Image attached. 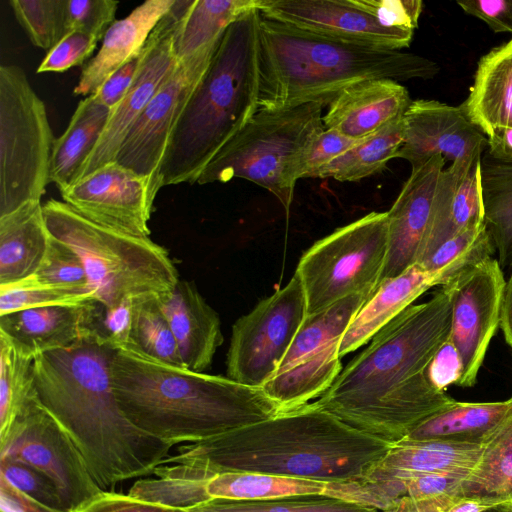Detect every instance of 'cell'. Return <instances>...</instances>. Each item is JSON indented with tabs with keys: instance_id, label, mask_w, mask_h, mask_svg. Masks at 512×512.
I'll return each mask as SVG.
<instances>
[{
	"instance_id": "19",
	"label": "cell",
	"mask_w": 512,
	"mask_h": 512,
	"mask_svg": "<svg viewBox=\"0 0 512 512\" xmlns=\"http://www.w3.org/2000/svg\"><path fill=\"white\" fill-rule=\"evenodd\" d=\"M444 165V158L436 155L413 167L398 197L387 211V252L380 282L396 277L417 264Z\"/></svg>"
},
{
	"instance_id": "53",
	"label": "cell",
	"mask_w": 512,
	"mask_h": 512,
	"mask_svg": "<svg viewBox=\"0 0 512 512\" xmlns=\"http://www.w3.org/2000/svg\"><path fill=\"white\" fill-rule=\"evenodd\" d=\"M161 505L145 502L129 494L103 490L71 512H175Z\"/></svg>"
},
{
	"instance_id": "26",
	"label": "cell",
	"mask_w": 512,
	"mask_h": 512,
	"mask_svg": "<svg viewBox=\"0 0 512 512\" xmlns=\"http://www.w3.org/2000/svg\"><path fill=\"white\" fill-rule=\"evenodd\" d=\"M481 453L482 443L403 439L391 445L362 479L378 480L429 473L468 475L477 465Z\"/></svg>"
},
{
	"instance_id": "6",
	"label": "cell",
	"mask_w": 512,
	"mask_h": 512,
	"mask_svg": "<svg viewBox=\"0 0 512 512\" xmlns=\"http://www.w3.org/2000/svg\"><path fill=\"white\" fill-rule=\"evenodd\" d=\"M260 19L255 7L226 29L174 129L160 170L162 187L195 184L258 112Z\"/></svg>"
},
{
	"instance_id": "57",
	"label": "cell",
	"mask_w": 512,
	"mask_h": 512,
	"mask_svg": "<svg viewBox=\"0 0 512 512\" xmlns=\"http://www.w3.org/2000/svg\"><path fill=\"white\" fill-rule=\"evenodd\" d=\"M510 501L483 496H461L445 512H484Z\"/></svg>"
},
{
	"instance_id": "52",
	"label": "cell",
	"mask_w": 512,
	"mask_h": 512,
	"mask_svg": "<svg viewBox=\"0 0 512 512\" xmlns=\"http://www.w3.org/2000/svg\"><path fill=\"white\" fill-rule=\"evenodd\" d=\"M463 373L461 355L448 339L437 350L426 368V375L431 385L439 391H445L451 385H457Z\"/></svg>"
},
{
	"instance_id": "37",
	"label": "cell",
	"mask_w": 512,
	"mask_h": 512,
	"mask_svg": "<svg viewBox=\"0 0 512 512\" xmlns=\"http://www.w3.org/2000/svg\"><path fill=\"white\" fill-rule=\"evenodd\" d=\"M366 300L368 297L363 294L350 295L319 312L307 315L276 373L341 339Z\"/></svg>"
},
{
	"instance_id": "27",
	"label": "cell",
	"mask_w": 512,
	"mask_h": 512,
	"mask_svg": "<svg viewBox=\"0 0 512 512\" xmlns=\"http://www.w3.org/2000/svg\"><path fill=\"white\" fill-rule=\"evenodd\" d=\"M459 106L487 136L495 128H512V38L479 60L469 95Z\"/></svg>"
},
{
	"instance_id": "9",
	"label": "cell",
	"mask_w": 512,
	"mask_h": 512,
	"mask_svg": "<svg viewBox=\"0 0 512 512\" xmlns=\"http://www.w3.org/2000/svg\"><path fill=\"white\" fill-rule=\"evenodd\" d=\"M55 138L44 102L24 70L0 66V217L40 202Z\"/></svg>"
},
{
	"instance_id": "45",
	"label": "cell",
	"mask_w": 512,
	"mask_h": 512,
	"mask_svg": "<svg viewBox=\"0 0 512 512\" xmlns=\"http://www.w3.org/2000/svg\"><path fill=\"white\" fill-rule=\"evenodd\" d=\"M0 477L38 503L68 512L54 481L29 464L9 457H0Z\"/></svg>"
},
{
	"instance_id": "31",
	"label": "cell",
	"mask_w": 512,
	"mask_h": 512,
	"mask_svg": "<svg viewBox=\"0 0 512 512\" xmlns=\"http://www.w3.org/2000/svg\"><path fill=\"white\" fill-rule=\"evenodd\" d=\"M337 339L290 368L276 373L263 387L281 411L307 404L320 397L342 370Z\"/></svg>"
},
{
	"instance_id": "30",
	"label": "cell",
	"mask_w": 512,
	"mask_h": 512,
	"mask_svg": "<svg viewBox=\"0 0 512 512\" xmlns=\"http://www.w3.org/2000/svg\"><path fill=\"white\" fill-rule=\"evenodd\" d=\"M512 412V397L504 401H455L421 421L406 440H442L482 443Z\"/></svg>"
},
{
	"instance_id": "32",
	"label": "cell",
	"mask_w": 512,
	"mask_h": 512,
	"mask_svg": "<svg viewBox=\"0 0 512 512\" xmlns=\"http://www.w3.org/2000/svg\"><path fill=\"white\" fill-rule=\"evenodd\" d=\"M329 482L258 472H222L205 482L209 500H267L298 495H325Z\"/></svg>"
},
{
	"instance_id": "49",
	"label": "cell",
	"mask_w": 512,
	"mask_h": 512,
	"mask_svg": "<svg viewBox=\"0 0 512 512\" xmlns=\"http://www.w3.org/2000/svg\"><path fill=\"white\" fill-rule=\"evenodd\" d=\"M361 2L385 27L413 33L423 10L421 0H361Z\"/></svg>"
},
{
	"instance_id": "29",
	"label": "cell",
	"mask_w": 512,
	"mask_h": 512,
	"mask_svg": "<svg viewBox=\"0 0 512 512\" xmlns=\"http://www.w3.org/2000/svg\"><path fill=\"white\" fill-rule=\"evenodd\" d=\"M110 115L111 109L94 94L78 103L66 130L54 141L50 183H54L59 192L76 181L101 138Z\"/></svg>"
},
{
	"instance_id": "8",
	"label": "cell",
	"mask_w": 512,
	"mask_h": 512,
	"mask_svg": "<svg viewBox=\"0 0 512 512\" xmlns=\"http://www.w3.org/2000/svg\"><path fill=\"white\" fill-rule=\"evenodd\" d=\"M324 104L311 102L275 111L258 110L211 160L197 180L205 185L241 178L273 194L290 211L294 169L310 142L324 130Z\"/></svg>"
},
{
	"instance_id": "62",
	"label": "cell",
	"mask_w": 512,
	"mask_h": 512,
	"mask_svg": "<svg viewBox=\"0 0 512 512\" xmlns=\"http://www.w3.org/2000/svg\"><path fill=\"white\" fill-rule=\"evenodd\" d=\"M484 512H498V507H495V508H492V509H489V510H486Z\"/></svg>"
},
{
	"instance_id": "54",
	"label": "cell",
	"mask_w": 512,
	"mask_h": 512,
	"mask_svg": "<svg viewBox=\"0 0 512 512\" xmlns=\"http://www.w3.org/2000/svg\"><path fill=\"white\" fill-rule=\"evenodd\" d=\"M457 4L466 13L483 20L495 33L512 34V0H467Z\"/></svg>"
},
{
	"instance_id": "38",
	"label": "cell",
	"mask_w": 512,
	"mask_h": 512,
	"mask_svg": "<svg viewBox=\"0 0 512 512\" xmlns=\"http://www.w3.org/2000/svg\"><path fill=\"white\" fill-rule=\"evenodd\" d=\"M34 359L35 355L0 331V435L37 396Z\"/></svg>"
},
{
	"instance_id": "35",
	"label": "cell",
	"mask_w": 512,
	"mask_h": 512,
	"mask_svg": "<svg viewBox=\"0 0 512 512\" xmlns=\"http://www.w3.org/2000/svg\"><path fill=\"white\" fill-rule=\"evenodd\" d=\"M461 495L512 502V412L482 442L481 456L463 481Z\"/></svg>"
},
{
	"instance_id": "42",
	"label": "cell",
	"mask_w": 512,
	"mask_h": 512,
	"mask_svg": "<svg viewBox=\"0 0 512 512\" xmlns=\"http://www.w3.org/2000/svg\"><path fill=\"white\" fill-rule=\"evenodd\" d=\"M66 0H10L13 14L31 43L48 52L67 33Z\"/></svg>"
},
{
	"instance_id": "13",
	"label": "cell",
	"mask_w": 512,
	"mask_h": 512,
	"mask_svg": "<svg viewBox=\"0 0 512 512\" xmlns=\"http://www.w3.org/2000/svg\"><path fill=\"white\" fill-rule=\"evenodd\" d=\"M221 39L178 61L131 128L118 152L116 161L142 176L150 177L160 188V170L174 129L208 70Z\"/></svg>"
},
{
	"instance_id": "40",
	"label": "cell",
	"mask_w": 512,
	"mask_h": 512,
	"mask_svg": "<svg viewBox=\"0 0 512 512\" xmlns=\"http://www.w3.org/2000/svg\"><path fill=\"white\" fill-rule=\"evenodd\" d=\"M494 251L485 222L470 227L439 246L419 265L434 274L442 286L457 274L487 258Z\"/></svg>"
},
{
	"instance_id": "10",
	"label": "cell",
	"mask_w": 512,
	"mask_h": 512,
	"mask_svg": "<svg viewBox=\"0 0 512 512\" xmlns=\"http://www.w3.org/2000/svg\"><path fill=\"white\" fill-rule=\"evenodd\" d=\"M387 212H371L316 241L295 272L305 292L307 315L354 294L368 297L380 283L387 252Z\"/></svg>"
},
{
	"instance_id": "58",
	"label": "cell",
	"mask_w": 512,
	"mask_h": 512,
	"mask_svg": "<svg viewBox=\"0 0 512 512\" xmlns=\"http://www.w3.org/2000/svg\"><path fill=\"white\" fill-rule=\"evenodd\" d=\"M461 496H441L435 498H402L404 512H445Z\"/></svg>"
},
{
	"instance_id": "1",
	"label": "cell",
	"mask_w": 512,
	"mask_h": 512,
	"mask_svg": "<svg viewBox=\"0 0 512 512\" xmlns=\"http://www.w3.org/2000/svg\"><path fill=\"white\" fill-rule=\"evenodd\" d=\"M442 287L384 326L313 403L352 428L393 445L456 400L429 382L426 368L451 331Z\"/></svg>"
},
{
	"instance_id": "34",
	"label": "cell",
	"mask_w": 512,
	"mask_h": 512,
	"mask_svg": "<svg viewBox=\"0 0 512 512\" xmlns=\"http://www.w3.org/2000/svg\"><path fill=\"white\" fill-rule=\"evenodd\" d=\"M405 135L404 117L394 120L322 167L316 178L358 181L380 173L396 158Z\"/></svg>"
},
{
	"instance_id": "21",
	"label": "cell",
	"mask_w": 512,
	"mask_h": 512,
	"mask_svg": "<svg viewBox=\"0 0 512 512\" xmlns=\"http://www.w3.org/2000/svg\"><path fill=\"white\" fill-rule=\"evenodd\" d=\"M413 100L392 79H369L343 89L327 106L325 129L362 140L386 124L404 117Z\"/></svg>"
},
{
	"instance_id": "3",
	"label": "cell",
	"mask_w": 512,
	"mask_h": 512,
	"mask_svg": "<svg viewBox=\"0 0 512 512\" xmlns=\"http://www.w3.org/2000/svg\"><path fill=\"white\" fill-rule=\"evenodd\" d=\"M390 446L312 402L182 445L163 464L194 465L213 475L242 471L347 482L364 478Z\"/></svg>"
},
{
	"instance_id": "25",
	"label": "cell",
	"mask_w": 512,
	"mask_h": 512,
	"mask_svg": "<svg viewBox=\"0 0 512 512\" xmlns=\"http://www.w3.org/2000/svg\"><path fill=\"white\" fill-rule=\"evenodd\" d=\"M436 285L437 277L419 264L396 277L383 279L341 337L340 357L366 344L419 296Z\"/></svg>"
},
{
	"instance_id": "43",
	"label": "cell",
	"mask_w": 512,
	"mask_h": 512,
	"mask_svg": "<svg viewBox=\"0 0 512 512\" xmlns=\"http://www.w3.org/2000/svg\"><path fill=\"white\" fill-rule=\"evenodd\" d=\"M97 301L92 294H78L41 283L34 275L0 285V316L31 308L76 305Z\"/></svg>"
},
{
	"instance_id": "7",
	"label": "cell",
	"mask_w": 512,
	"mask_h": 512,
	"mask_svg": "<svg viewBox=\"0 0 512 512\" xmlns=\"http://www.w3.org/2000/svg\"><path fill=\"white\" fill-rule=\"evenodd\" d=\"M43 213L51 235L81 258L89 291L104 308L130 297L160 296L179 281L168 251L149 237L101 225L64 201L48 200Z\"/></svg>"
},
{
	"instance_id": "33",
	"label": "cell",
	"mask_w": 512,
	"mask_h": 512,
	"mask_svg": "<svg viewBox=\"0 0 512 512\" xmlns=\"http://www.w3.org/2000/svg\"><path fill=\"white\" fill-rule=\"evenodd\" d=\"M484 222L503 271L512 264V163L481 159Z\"/></svg>"
},
{
	"instance_id": "4",
	"label": "cell",
	"mask_w": 512,
	"mask_h": 512,
	"mask_svg": "<svg viewBox=\"0 0 512 512\" xmlns=\"http://www.w3.org/2000/svg\"><path fill=\"white\" fill-rule=\"evenodd\" d=\"M111 374L128 420L172 446L200 442L281 412L262 388L124 351L116 352Z\"/></svg>"
},
{
	"instance_id": "15",
	"label": "cell",
	"mask_w": 512,
	"mask_h": 512,
	"mask_svg": "<svg viewBox=\"0 0 512 512\" xmlns=\"http://www.w3.org/2000/svg\"><path fill=\"white\" fill-rule=\"evenodd\" d=\"M193 0H175L147 39L133 84L121 102L111 110L110 119L95 149L81 168L76 181L99 167L116 161L133 125L178 63L176 34Z\"/></svg>"
},
{
	"instance_id": "11",
	"label": "cell",
	"mask_w": 512,
	"mask_h": 512,
	"mask_svg": "<svg viewBox=\"0 0 512 512\" xmlns=\"http://www.w3.org/2000/svg\"><path fill=\"white\" fill-rule=\"evenodd\" d=\"M306 316L305 292L295 272L284 287L234 323L227 377L262 388L277 372Z\"/></svg>"
},
{
	"instance_id": "23",
	"label": "cell",
	"mask_w": 512,
	"mask_h": 512,
	"mask_svg": "<svg viewBox=\"0 0 512 512\" xmlns=\"http://www.w3.org/2000/svg\"><path fill=\"white\" fill-rule=\"evenodd\" d=\"M481 159L470 166L449 165L442 170L417 264L450 238L484 223Z\"/></svg>"
},
{
	"instance_id": "44",
	"label": "cell",
	"mask_w": 512,
	"mask_h": 512,
	"mask_svg": "<svg viewBox=\"0 0 512 512\" xmlns=\"http://www.w3.org/2000/svg\"><path fill=\"white\" fill-rule=\"evenodd\" d=\"M34 276L41 283L55 288L92 294L81 258L70 246L53 235L50 236L46 253Z\"/></svg>"
},
{
	"instance_id": "18",
	"label": "cell",
	"mask_w": 512,
	"mask_h": 512,
	"mask_svg": "<svg viewBox=\"0 0 512 512\" xmlns=\"http://www.w3.org/2000/svg\"><path fill=\"white\" fill-rule=\"evenodd\" d=\"M405 135L396 158L412 168L440 155L450 166H470L480 160L488 140L460 106L419 99L404 114Z\"/></svg>"
},
{
	"instance_id": "41",
	"label": "cell",
	"mask_w": 512,
	"mask_h": 512,
	"mask_svg": "<svg viewBox=\"0 0 512 512\" xmlns=\"http://www.w3.org/2000/svg\"><path fill=\"white\" fill-rule=\"evenodd\" d=\"M198 512H376L327 495H298L267 500L213 499L189 509Z\"/></svg>"
},
{
	"instance_id": "61",
	"label": "cell",
	"mask_w": 512,
	"mask_h": 512,
	"mask_svg": "<svg viewBox=\"0 0 512 512\" xmlns=\"http://www.w3.org/2000/svg\"><path fill=\"white\" fill-rule=\"evenodd\" d=\"M498 512H512V502L498 506Z\"/></svg>"
},
{
	"instance_id": "51",
	"label": "cell",
	"mask_w": 512,
	"mask_h": 512,
	"mask_svg": "<svg viewBox=\"0 0 512 512\" xmlns=\"http://www.w3.org/2000/svg\"><path fill=\"white\" fill-rule=\"evenodd\" d=\"M133 299L126 298L113 307L104 308L101 331L117 351H132Z\"/></svg>"
},
{
	"instance_id": "39",
	"label": "cell",
	"mask_w": 512,
	"mask_h": 512,
	"mask_svg": "<svg viewBox=\"0 0 512 512\" xmlns=\"http://www.w3.org/2000/svg\"><path fill=\"white\" fill-rule=\"evenodd\" d=\"M130 353L158 363L184 367L177 342L160 308L157 295H141L133 299Z\"/></svg>"
},
{
	"instance_id": "14",
	"label": "cell",
	"mask_w": 512,
	"mask_h": 512,
	"mask_svg": "<svg viewBox=\"0 0 512 512\" xmlns=\"http://www.w3.org/2000/svg\"><path fill=\"white\" fill-rule=\"evenodd\" d=\"M505 286L504 271L493 257L466 268L441 286L451 302L449 339L463 362L459 387L471 388L477 382L491 339L500 327Z\"/></svg>"
},
{
	"instance_id": "28",
	"label": "cell",
	"mask_w": 512,
	"mask_h": 512,
	"mask_svg": "<svg viewBox=\"0 0 512 512\" xmlns=\"http://www.w3.org/2000/svg\"><path fill=\"white\" fill-rule=\"evenodd\" d=\"M50 236L41 201L0 217V285L34 275Z\"/></svg>"
},
{
	"instance_id": "63",
	"label": "cell",
	"mask_w": 512,
	"mask_h": 512,
	"mask_svg": "<svg viewBox=\"0 0 512 512\" xmlns=\"http://www.w3.org/2000/svg\"><path fill=\"white\" fill-rule=\"evenodd\" d=\"M175 512H198L194 510H176Z\"/></svg>"
},
{
	"instance_id": "55",
	"label": "cell",
	"mask_w": 512,
	"mask_h": 512,
	"mask_svg": "<svg viewBox=\"0 0 512 512\" xmlns=\"http://www.w3.org/2000/svg\"><path fill=\"white\" fill-rule=\"evenodd\" d=\"M141 54L121 66L94 93L95 97L111 110L125 97L141 64Z\"/></svg>"
},
{
	"instance_id": "22",
	"label": "cell",
	"mask_w": 512,
	"mask_h": 512,
	"mask_svg": "<svg viewBox=\"0 0 512 512\" xmlns=\"http://www.w3.org/2000/svg\"><path fill=\"white\" fill-rule=\"evenodd\" d=\"M158 302L178 345L185 368L208 369L224 341L217 312L206 302L194 283L181 280L160 296Z\"/></svg>"
},
{
	"instance_id": "36",
	"label": "cell",
	"mask_w": 512,
	"mask_h": 512,
	"mask_svg": "<svg viewBox=\"0 0 512 512\" xmlns=\"http://www.w3.org/2000/svg\"><path fill=\"white\" fill-rule=\"evenodd\" d=\"M256 3L257 0H193L176 34L178 60L222 38L226 29Z\"/></svg>"
},
{
	"instance_id": "24",
	"label": "cell",
	"mask_w": 512,
	"mask_h": 512,
	"mask_svg": "<svg viewBox=\"0 0 512 512\" xmlns=\"http://www.w3.org/2000/svg\"><path fill=\"white\" fill-rule=\"evenodd\" d=\"M175 0H147L106 31L94 57L84 65L74 94L89 96L121 66L139 56L160 19Z\"/></svg>"
},
{
	"instance_id": "12",
	"label": "cell",
	"mask_w": 512,
	"mask_h": 512,
	"mask_svg": "<svg viewBox=\"0 0 512 512\" xmlns=\"http://www.w3.org/2000/svg\"><path fill=\"white\" fill-rule=\"evenodd\" d=\"M0 457L27 463L50 477L68 512L103 491L76 442L38 396L22 407L9 429L0 435Z\"/></svg>"
},
{
	"instance_id": "59",
	"label": "cell",
	"mask_w": 512,
	"mask_h": 512,
	"mask_svg": "<svg viewBox=\"0 0 512 512\" xmlns=\"http://www.w3.org/2000/svg\"><path fill=\"white\" fill-rule=\"evenodd\" d=\"M500 328L506 344L512 349V264L506 279Z\"/></svg>"
},
{
	"instance_id": "46",
	"label": "cell",
	"mask_w": 512,
	"mask_h": 512,
	"mask_svg": "<svg viewBox=\"0 0 512 512\" xmlns=\"http://www.w3.org/2000/svg\"><path fill=\"white\" fill-rule=\"evenodd\" d=\"M119 2L115 0H66V31H80L102 41L116 21ZM66 33V34H67Z\"/></svg>"
},
{
	"instance_id": "20",
	"label": "cell",
	"mask_w": 512,
	"mask_h": 512,
	"mask_svg": "<svg viewBox=\"0 0 512 512\" xmlns=\"http://www.w3.org/2000/svg\"><path fill=\"white\" fill-rule=\"evenodd\" d=\"M103 313L98 301L31 308L0 316V331L36 356L68 348L101 329Z\"/></svg>"
},
{
	"instance_id": "50",
	"label": "cell",
	"mask_w": 512,
	"mask_h": 512,
	"mask_svg": "<svg viewBox=\"0 0 512 512\" xmlns=\"http://www.w3.org/2000/svg\"><path fill=\"white\" fill-rule=\"evenodd\" d=\"M467 476L461 473H429L392 477H399L403 481L405 497L423 499L447 495L462 496V484Z\"/></svg>"
},
{
	"instance_id": "17",
	"label": "cell",
	"mask_w": 512,
	"mask_h": 512,
	"mask_svg": "<svg viewBox=\"0 0 512 512\" xmlns=\"http://www.w3.org/2000/svg\"><path fill=\"white\" fill-rule=\"evenodd\" d=\"M257 9L270 20L345 42L400 50L413 32L385 27L361 0H257Z\"/></svg>"
},
{
	"instance_id": "56",
	"label": "cell",
	"mask_w": 512,
	"mask_h": 512,
	"mask_svg": "<svg viewBox=\"0 0 512 512\" xmlns=\"http://www.w3.org/2000/svg\"><path fill=\"white\" fill-rule=\"evenodd\" d=\"M487 140L488 156L496 161L512 163V128H495Z\"/></svg>"
},
{
	"instance_id": "47",
	"label": "cell",
	"mask_w": 512,
	"mask_h": 512,
	"mask_svg": "<svg viewBox=\"0 0 512 512\" xmlns=\"http://www.w3.org/2000/svg\"><path fill=\"white\" fill-rule=\"evenodd\" d=\"M358 141L360 140L349 138L334 129L324 128L298 158L294 169L295 179L316 178L322 167L353 147Z\"/></svg>"
},
{
	"instance_id": "5",
	"label": "cell",
	"mask_w": 512,
	"mask_h": 512,
	"mask_svg": "<svg viewBox=\"0 0 512 512\" xmlns=\"http://www.w3.org/2000/svg\"><path fill=\"white\" fill-rule=\"evenodd\" d=\"M438 71L436 63L413 53L345 42L261 15L259 110L311 102L327 107L343 89L360 81L429 79Z\"/></svg>"
},
{
	"instance_id": "16",
	"label": "cell",
	"mask_w": 512,
	"mask_h": 512,
	"mask_svg": "<svg viewBox=\"0 0 512 512\" xmlns=\"http://www.w3.org/2000/svg\"><path fill=\"white\" fill-rule=\"evenodd\" d=\"M161 188L150 178L109 162L60 191L65 203L101 225L141 237Z\"/></svg>"
},
{
	"instance_id": "48",
	"label": "cell",
	"mask_w": 512,
	"mask_h": 512,
	"mask_svg": "<svg viewBox=\"0 0 512 512\" xmlns=\"http://www.w3.org/2000/svg\"><path fill=\"white\" fill-rule=\"evenodd\" d=\"M98 42V39L92 35L80 31H70L47 52L38 66L37 72L60 73L83 65L92 56Z\"/></svg>"
},
{
	"instance_id": "60",
	"label": "cell",
	"mask_w": 512,
	"mask_h": 512,
	"mask_svg": "<svg viewBox=\"0 0 512 512\" xmlns=\"http://www.w3.org/2000/svg\"><path fill=\"white\" fill-rule=\"evenodd\" d=\"M380 512H404L403 500L402 499L399 500L398 503L394 507H392L388 510H385V511H380Z\"/></svg>"
},
{
	"instance_id": "2",
	"label": "cell",
	"mask_w": 512,
	"mask_h": 512,
	"mask_svg": "<svg viewBox=\"0 0 512 512\" xmlns=\"http://www.w3.org/2000/svg\"><path fill=\"white\" fill-rule=\"evenodd\" d=\"M116 352L98 329L34 359L38 399L71 435L95 482L107 491L153 474L173 447L133 425L120 409L111 374Z\"/></svg>"
}]
</instances>
